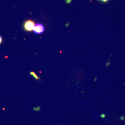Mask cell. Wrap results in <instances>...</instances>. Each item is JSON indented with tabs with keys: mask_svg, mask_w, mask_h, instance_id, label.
Segmentation results:
<instances>
[{
	"mask_svg": "<svg viewBox=\"0 0 125 125\" xmlns=\"http://www.w3.org/2000/svg\"><path fill=\"white\" fill-rule=\"evenodd\" d=\"M35 23L33 21L27 20L25 22L24 27L25 31L31 32L33 30L34 27L35 25Z\"/></svg>",
	"mask_w": 125,
	"mask_h": 125,
	"instance_id": "1",
	"label": "cell"
},
{
	"mask_svg": "<svg viewBox=\"0 0 125 125\" xmlns=\"http://www.w3.org/2000/svg\"><path fill=\"white\" fill-rule=\"evenodd\" d=\"M44 29L45 28L42 24L37 23L35 25L33 30L35 33L39 34L43 32Z\"/></svg>",
	"mask_w": 125,
	"mask_h": 125,
	"instance_id": "2",
	"label": "cell"
},
{
	"mask_svg": "<svg viewBox=\"0 0 125 125\" xmlns=\"http://www.w3.org/2000/svg\"><path fill=\"white\" fill-rule=\"evenodd\" d=\"M30 74L31 75H32L33 76L34 79L36 80L39 81L40 80V78L39 76H37V75L34 72H31L30 73Z\"/></svg>",
	"mask_w": 125,
	"mask_h": 125,
	"instance_id": "3",
	"label": "cell"
},
{
	"mask_svg": "<svg viewBox=\"0 0 125 125\" xmlns=\"http://www.w3.org/2000/svg\"><path fill=\"white\" fill-rule=\"evenodd\" d=\"M33 110L36 111H39L40 109V106L37 107H34L33 108Z\"/></svg>",
	"mask_w": 125,
	"mask_h": 125,
	"instance_id": "4",
	"label": "cell"
},
{
	"mask_svg": "<svg viewBox=\"0 0 125 125\" xmlns=\"http://www.w3.org/2000/svg\"><path fill=\"white\" fill-rule=\"evenodd\" d=\"M98 0L100 1L101 2H104V3H106V2H108L109 0Z\"/></svg>",
	"mask_w": 125,
	"mask_h": 125,
	"instance_id": "5",
	"label": "cell"
},
{
	"mask_svg": "<svg viewBox=\"0 0 125 125\" xmlns=\"http://www.w3.org/2000/svg\"><path fill=\"white\" fill-rule=\"evenodd\" d=\"M72 0H65L66 3L67 4H70Z\"/></svg>",
	"mask_w": 125,
	"mask_h": 125,
	"instance_id": "6",
	"label": "cell"
},
{
	"mask_svg": "<svg viewBox=\"0 0 125 125\" xmlns=\"http://www.w3.org/2000/svg\"><path fill=\"white\" fill-rule=\"evenodd\" d=\"M105 116H106V115L104 114H102L101 115V117L102 118H105Z\"/></svg>",
	"mask_w": 125,
	"mask_h": 125,
	"instance_id": "7",
	"label": "cell"
},
{
	"mask_svg": "<svg viewBox=\"0 0 125 125\" xmlns=\"http://www.w3.org/2000/svg\"><path fill=\"white\" fill-rule=\"evenodd\" d=\"M125 119V117L124 116H122L121 117L120 120H124Z\"/></svg>",
	"mask_w": 125,
	"mask_h": 125,
	"instance_id": "8",
	"label": "cell"
},
{
	"mask_svg": "<svg viewBox=\"0 0 125 125\" xmlns=\"http://www.w3.org/2000/svg\"><path fill=\"white\" fill-rule=\"evenodd\" d=\"M2 42V38L1 36H0V44H1Z\"/></svg>",
	"mask_w": 125,
	"mask_h": 125,
	"instance_id": "9",
	"label": "cell"
}]
</instances>
